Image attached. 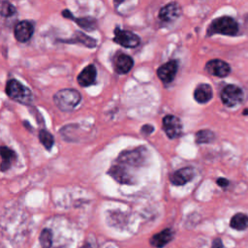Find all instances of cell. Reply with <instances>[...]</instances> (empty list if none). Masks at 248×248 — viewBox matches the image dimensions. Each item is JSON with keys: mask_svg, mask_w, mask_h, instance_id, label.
<instances>
[{"mask_svg": "<svg viewBox=\"0 0 248 248\" xmlns=\"http://www.w3.org/2000/svg\"><path fill=\"white\" fill-rule=\"evenodd\" d=\"M81 96L76 89L65 88L57 91L53 96L54 105L62 111L74 109L80 102Z\"/></svg>", "mask_w": 248, "mask_h": 248, "instance_id": "cell-1", "label": "cell"}, {"mask_svg": "<svg viewBox=\"0 0 248 248\" xmlns=\"http://www.w3.org/2000/svg\"><path fill=\"white\" fill-rule=\"evenodd\" d=\"M238 32V23L231 16H221L215 18L210 23L207 34L209 36L213 34H222L228 36H234Z\"/></svg>", "mask_w": 248, "mask_h": 248, "instance_id": "cell-2", "label": "cell"}, {"mask_svg": "<svg viewBox=\"0 0 248 248\" xmlns=\"http://www.w3.org/2000/svg\"><path fill=\"white\" fill-rule=\"evenodd\" d=\"M6 93L11 99L23 105H30L33 101V95L30 89L16 79H10L7 82Z\"/></svg>", "mask_w": 248, "mask_h": 248, "instance_id": "cell-3", "label": "cell"}, {"mask_svg": "<svg viewBox=\"0 0 248 248\" xmlns=\"http://www.w3.org/2000/svg\"><path fill=\"white\" fill-rule=\"evenodd\" d=\"M147 150L144 146H140L132 150L123 151L117 158V164L124 167H140L145 162Z\"/></svg>", "mask_w": 248, "mask_h": 248, "instance_id": "cell-4", "label": "cell"}, {"mask_svg": "<svg viewBox=\"0 0 248 248\" xmlns=\"http://www.w3.org/2000/svg\"><path fill=\"white\" fill-rule=\"evenodd\" d=\"M221 100L223 104L229 108L235 107L242 102L243 92L238 86L234 84H228L222 89Z\"/></svg>", "mask_w": 248, "mask_h": 248, "instance_id": "cell-5", "label": "cell"}, {"mask_svg": "<svg viewBox=\"0 0 248 248\" xmlns=\"http://www.w3.org/2000/svg\"><path fill=\"white\" fill-rule=\"evenodd\" d=\"M113 42L124 47H136L140 43V38L132 31L123 30L120 28L114 29Z\"/></svg>", "mask_w": 248, "mask_h": 248, "instance_id": "cell-6", "label": "cell"}, {"mask_svg": "<svg viewBox=\"0 0 248 248\" xmlns=\"http://www.w3.org/2000/svg\"><path fill=\"white\" fill-rule=\"evenodd\" d=\"M163 130L170 140L178 138L182 133V122L180 118L173 114H168L163 118L162 121Z\"/></svg>", "mask_w": 248, "mask_h": 248, "instance_id": "cell-7", "label": "cell"}, {"mask_svg": "<svg viewBox=\"0 0 248 248\" xmlns=\"http://www.w3.org/2000/svg\"><path fill=\"white\" fill-rule=\"evenodd\" d=\"M205 70L212 76L225 78L231 73V66L221 59H212L206 62Z\"/></svg>", "mask_w": 248, "mask_h": 248, "instance_id": "cell-8", "label": "cell"}, {"mask_svg": "<svg viewBox=\"0 0 248 248\" xmlns=\"http://www.w3.org/2000/svg\"><path fill=\"white\" fill-rule=\"evenodd\" d=\"M178 64L176 60H170L163 65H161L157 70V76L158 78L164 82V83H170L171 82L177 73Z\"/></svg>", "mask_w": 248, "mask_h": 248, "instance_id": "cell-9", "label": "cell"}, {"mask_svg": "<svg viewBox=\"0 0 248 248\" xmlns=\"http://www.w3.org/2000/svg\"><path fill=\"white\" fill-rule=\"evenodd\" d=\"M181 15V7L176 2H171L161 8L159 18L164 22H172Z\"/></svg>", "mask_w": 248, "mask_h": 248, "instance_id": "cell-10", "label": "cell"}, {"mask_svg": "<svg viewBox=\"0 0 248 248\" xmlns=\"http://www.w3.org/2000/svg\"><path fill=\"white\" fill-rule=\"evenodd\" d=\"M108 173L112 178H114L117 182H119L121 184H133L134 183L133 176L129 172L127 168H125L117 163L109 168Z\"/></svg>", "mask_w": 248, "mask_h": 248, "instance_id": "cell-11", "label": "cell"}, {"mask_svg": "<svg viewBox=\"0 0 248 248\" xmlns=\"http://www.w3.org/2000/svg\"><path fill=\"white\" fill-rule=\"evenodd\" d=\"M134 66V60L128 54L119 52L113 59V68L117 74L124 75L130 72Z\"/></svg>", "mask_w": 248, "mask_h": 248, "instance_id": "cell-12", "label": "cell"}, {"mask_svg": "<svg viewBox=\"0 0 248 248\" xmlns=\"http://www.w3.org/2000/svg\"><path fill=\"white\" fill-rule=\"evenodd\" d=\"M15 37L20 43H25L31 39L34 33V25L28 20L19 21L15 27Z\"/></svg>", "mask_w": 248, "mask_h": 248, "instance_id": "cell-13", "label": "cell"}, {"mask_svg": "<svg viewBox=\"0 0 248 248\" xmlns=\"http://www.w3.org/2000/svg\"><path fill=\"white\" fill-rule=\"evenodd\" d=\"M194 175H195L194 169L191 167H186V168L179 169L173 173H171L170 176V180L173 185L181 186L191 181Z\"/></svg>", "mask_w": 248, "mask_h": 248, "instance_id": "cell-14", "label": "cell"}, {"mask_svg": "<svg viewBox=\"0 0 248 248\" xmlns=\"http://www.w3.org/2000/svg\"><path fill=\"white\" fill-rule=\"evenodd\" d=\"M97 76L96 67L93 64L87 65L78 76V82L82 87H87L95 83Z\"/></svg>", "mask_w": 248, "mask_h": 248, "instance_id": "cell-15", "label": "cell"}, {"mask_svg": "<svg viewBox=\"0 0 248 248\" xmlns=\"http://www.w3.org/2000/svg\"><path fill=\"white\" fill-rule=\"evenodd\" d=\"M0 157H1L0 170L2 171L8 170L16 160V152L13 149L9 148L8 146H0Z\"/></svg>", "mask_w": 248, "mask_h": 248, "instance_id": "cell-16", "label": "cell"}, {"mask_svg": "<svg viewBox=\"0 0 248 248\" xmlns=\"http://www.w3.org/2000/svg\"><path fill=\"white\" fill-rule=\"evenodd\" d=\"M213 97V91L210 84L201 83L194 90V98L200 104H205Z\"/></svg>", "mask_w": 248, "mask_h": 248, "instance_id": "cell-17", "label": "cell"}, {"mask_svg": "<svg viewBox=\"0 0 248 248\" xmlns=\"http://www.w3.org/2000/svg\"><path fill=\"white\" fill-rule=\"evenodd\" d=\"M173 238V232L171 229H165L162 232L154 234L150 238V244L156 248H162L166 246Z\"/></svg>", "mask_w": 248, "mask_h": 248, "instance_id": "cell-18", "label": "cell"}, {"mask_svg": "<svg viewBox=\"0 0 248 248\" xmlns=\"http://www.w3.org/2000/svg\"><path fill=\"white\" fill-rule=\"evenodd\" d=\"M62 15L64 17L66 18H70V19H73L76 21V23L80 26L81 28L83 29H86V30H93L96 28L97 26V21L95 18L93 17H89V16H86V17H75L70 11L68 10H64L62 12Z\"/></svg>", "mask_w": 248, "mask_h": 248, "instance_id": "cell-19", "label": "cell"}, {"mask_svg": "<svg viewBox=\"0 0 248 248\" xmlns=\"http://www.w3.org/2000/svg\"><path fill=\"white\" fill-rule=\"evenodd\" d=\"M64 42L65 43H79V44H82L83 46H85L87 47H91V48L95 47L96 45H97L96 40H94L93 38L87 36L86 34H84L81 31L75 32L74 36L71 39L65 40Z\"/></svg>", "mask_w": 248, "mask_h": 248, "instance_id": "cell-20", "label": "cell"}, {"mask_svg": "<svg viewBox=\"0 0 248 248\" xmlns=\"http://www.w3.org/2000/svg\"><path fill=\"white\" fill-rule=\"evenodd\" d=\"M231 228L237 230V231H243L248 228V216L244 213H236L234 214L231 221H230Z\"/></svg>", "mask_w": 248, "mask_h": 248, "instance_id": "cell-21", "label": "cell"}, {"mask_svg": "<svg viewBox=\"0 0 248 248\" xmlns=\"http://www.w3.org/2000/svg\"><path fill=\"white\" fill-rule=\"evenodd\" d=\"M197 143H208L212 142L215 139V135L210 130H200L195 135Z\"/></svg>", "mask_w": 248, "mask_h": 248, "instance_id": "cell-22", "label": "cell"}, {"mask_svg": "<svg viewBox=\"0 0 248 248\" xmlns=\"http://www.w3.org/2000/svg\"><path fill=\"white\" fill-rule=\"evenodd\" d=\"M39 140L40 142L45 146L46 150H50L53 143H54V138L53 136L47 132L46 130H41L39 133Z\"/></svg>", "mask_w": 248, "mask_h": 248, "instance_id": "cell-23", "label": "cell"}, {"mask_svg": "<svg viewBox=\"0 0 248 248\" xmlns=\"http://www.w3.org/2000/svg\"><path fill=\"white\" fill-rule=\"evenodd\" d=\"M40 243L42 248H50L52 244V236L51 232L48 229H45L42 231L40 234Z\"/></svg>", "mask_w": 248, "mask_h": 248, "instance_id": "cell-24", "label": "cell"}, {"mask_svg": "<svg viewBox=\"0 0 248 248\" xmlns=\"http://www.w3.org/2000/svg\"><path fill=\"white\" fill-rule=\"evenodd\" d=\"M15 13H16V8L10 2L8 1L0 2V16L8 17L13 16Z\"/></svg>", "mask_w": 248, "mask_h": 248, "instance_id": "cell-25", "label": "cell"}, {"mask_svg": "<svg viewBox=\"0 0 248 248\" xmlns=\"http://www.w3.org/2000/svg\"><path fill=\"white\" fill-rule=\"evenodd\" d=\"M140 131L144 135H149V134H151L154 131V127L152 125H150V124H145L144 126L141 127Z\"/></svg>", "mask_w": 248, "mask_h": 248, "instance_id": "cell-26", "label": "cell"}, {"mask_svg": "<svg viewBox=\"0 0 248 248\" xmlns=\"http://www.w3.org/2000/svg\"><path fill=\"white\" fill-rule=\"evenodd\" d=\"M216 183H217L220 187H222V188H226V187H228V185H229L230 181H229L227 178L220 177V178H218V179L216 180Z\"/></svg>", "mask_w": 248, "mask_h": 248, "instance_id": "cell-27", "label": "cell"}, {"mask_svg": "<svg viewBox=\"0 0 248 248\" xmlns=\"http://www.w3.org/2000/svg\"><path fill=\"white\" fill-rule=\"evenodd\" d=\"M211 248H223L222 240H221L220 238H216V239H214V241H213V243H212Z\"/></svg>", "mask_w": 248, "mask_h": 248, "instance_id": "cell-28", "label": "cell"}, {"mask_svg": "<svg viewBox=\"0 0 248 248\" xmlns=\"http://www.w3.org/2000/svg\"><path fill=\"white\" fill-rule=\"evenodd\" d=\"M244 115H248V108H246V109H244L243 110V112H242Z\"/></svg>", "mask_w": 248, "mask_h": 248, "instance_id": "cell-29", "label": "cell"}]
</instances>
